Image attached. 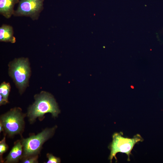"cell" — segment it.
I'll return each instance as SVG.
<instances>
[{
  "mask_svg": "<svg viewBox=\"0 0 163 163\" xmlns=\"http://www.w3.org/2000/svg\"><path fill=\"white\" fill-rule=\"evenodd\" d=\"M10 86L8 83L3 82L0 86V93L5 101L8 102V98L10 89Z\"/></svg>",
  "mask_w": 163,
  "mask_h": 163,
  "instance_id": "cell-10",
  "label": "cell"
},
{
  "mask_svg": "<svg viewBox=\"0 0 163 163\" xmlns=\"http://www.w3.org/2000/svg\"><path fill=\"white\" fill-rule=\"evenodd\" d=\"M56 127L47 128L37 135H32L21 140L23 146L21 158L39 155L43 144L53 135Z\"/></svg>",
  "mask_w": 163,
  "mask_h": 163,
  "instance_id": "cell-3",
  "label": "cell"
},
{
  "mask_svg": "<svg viewBox=\"0 0 163 163\" xmlns=\"http://www.w3.org/2000/svg\"><path fill=\"white\" fill-rule=\"evenodd\" d=\"M14 30L11 25L3 24L0 27V41L14 43L16 39L14 35Z\"/></svg>",
  "mask_w": 163,
  "mask_h": 163,
  "instance_id": "cell-9",
  "label": "cell"
},
{
  "mask_svg": "<svg viewBox=\"0 0 163 163\" xmlns=\"http://www.w3.org/2000/svg\"><path fill=\"white\" fill-rule=\"evenodd\" d=\"M8 146L6 142L5 137V136L0 142V155L1 162H3L2 155L8 150Z\"/></svg>",
  "mask_w": 163,
  "mask_h": 163,
  "instance_id": "cell-11",
  "label": "cell"
},
{
  "mask_svg": "<svg viewBox=\"0 0 163 163\" xmlns=\"http://www.w3.org/2000/svg\"><path fill=\"white\" fill-rule=\"evenodd\" d=\"M19 0H0V14L7 19L14 15L15 4H18Z\"/></svg>",
  "mask_w": 163,
  "mask_h": 163,
  "instance_id": "cell-8",
  "label": "cell"
},
{
  "mask_svg": "<svg viewBox=\"0 0 163 163\" xmlns=\"http://www.w3.org/2000/svg\"><path fill=\"white\" fill-rule=\"evenodd\" d=\"M123 133H116L112 136L113 140L110 145V153L109 159L112 162L114 157L116 161V155L118 152L126 154L128 156V161H130L129 156L135 144L139 142H142L143 139L139 134L135 135L133 138H125L122 136Z\"/></svg>",
  "mask_w": 163,
  "mask_h": 163,
  "instance_id": "cell-4",
  "label": "cell"
},
{
  "mask_svg": "<svg viewBox=\"0 0 163 163\" xmlns=\"http://www.w3.org/2000/svg\"><path fill=\"white\" fill-rule=\"evenodd\" d=\"M38 155L29 156L21 159L22 163H38Z\"/></svg>",
  "mask_w": 163,
  "mask_h": 163,
  "instance_id": "cell-12",
  "label": "cell"
},
{
  "mask_svg": "<svg viewBox=\"0 0 163 163\" xmlns=\"http://www.w3.org/2000/svg\"><path fill=\"white\" fill-rule=\"evenodd\" d=\"M7 103L4 99L1 94L0 95V105L5 104Z\"/></svg>",
  "mask_w": 163,
  "mask_h": 163,
  "instance_id": "cell-14",
  "label": "cell"
},
{
  "mask_svg": "<svg viewBox=\"0 0 163 163\" xmlns=\"http://www.w3.org/2000/svg\"><path fill=\"white\" fill-rule=\"evenodd\" d=\"M30 73V69L27 58L16 59L11 62L9 73L21 92L27 85Z\"/></svg>",
  "mask_w": 163,
  "mask_h": 163,
  "instance_id": "cell-5",
  "label": "cell"
},
{
  "mask_svg": "<svg viewBox=\"0 0 163 163\" xmlns=\"http://www.w3.org/2000/svg\"><path fill=\"white\" fill-rule=\"evenodd\" d=\"M44 0H20L13 16L29 17L33 21L37 20L43 9Z\"/></svg>",
  "mask_w": 163,
  "mask_h": 163,
  "instance_id": "cell-6",
  "label": "cell"
},
{
  "mask_svg": "<svg viewBox=\"0 0 163 163\" xmlns=\"http://www.w3.org/2000/svg\"><path fill=\"white\" fill-rule=\"evenodd\" d=\"M21 108L15 107L11 109L0 116L1 123L6 135L10 137L21 135L25 127L24 119L26 116Z\"/></svg>",
  "mask_w": 163,
  "mask_h": 163,
  "instance_id": "cell-2",
  "label": "cell"
},
{
  "mask_svg": "<svg viewBox=\"0 0 163 163\" xmlns=\"http://www.w3.org/2000/svg\"><path fill=\"white\" fill-rule=\"evenodd\" d=\"M35 101L28 108L27 115L30 123H33L38 118L41 121L46 113H50L56 117L60 113L57 104L53 96L49 93L42 91L36 95Z\"/></svg>",
  "mask_w": 163,
  "mask_h": 163,
  "instance_id": "cell-1",
  "label": "cell"
},
{
  "mask_svg": "<svg viewBox=\"0 0 163 163\" xmlns=\"http://www.w3.org/2000/svg\"><path fill=\"white\" fill-rule=\"evenodd\" d=\"M23 154V146L21 140H17L10 152L6 157L5 163H14L18 162L21 158Z\"/></svg>",
  "mask_w": 163,
  "mask_h": 163,
  "instance_id": "cell-7",
  "label": "cell"
},
{
  "mask_svg": "<svg viewBox=\"0 0 163 163\" xmlns=\"http://www.w3.org/2000/svg\"><path fill=\"white\" fill-rule=\"evenodd\" d=\"M48 160L46 163H59L61 160L59 158L55 157L52 154L48 153L46 154Z\"/></svg>",
  "mask_w": 163,
  "mask_h": 163,
  "instance_id": "cell-13",
  "label": "cell"
},
{
  "mask_svg": "<svg viewBox=\"0 0 163 163\" xmlns=\"http://www.w3.org/2000/svg\"><path fill=\"white\" fill-rule=\"evenodd\" d=\"M4 131V129L2 123H0V132Z\"/></svg>",
  "mask_w": 163,
  "mask_h": 163,
  "instance_id": "cell-15",
  "label": "cell"
}]
</instances>
